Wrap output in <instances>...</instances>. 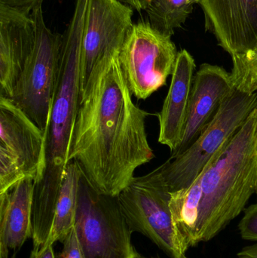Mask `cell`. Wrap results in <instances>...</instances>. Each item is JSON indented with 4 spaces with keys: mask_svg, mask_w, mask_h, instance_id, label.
I'll return each mask as SVG.
<instances>
[{
    "mask_svg": "<svg viewBox=\"0 0 257 258\" xmlns=\"http://www.w3.org/2000/svg\"><path fill=\"white\" fill-rule=\"evenodd\" d=\"M120 49L107 53L95 68L80 98L69 162H76L91 186L117 197L150 162L149 113L137 107L119 63Z\"/></svg>",
    "mask_w": 257,
    "mask_h": 258,
    "instance_id": "cell-1",
    "label": "cell"
},
{
    "mask_svg": "<svg viewBox=\"0 0 257 258\" xmlns=\"http://www.w3.org/2000/svg\"><path fill=\"white\" fill-rule=\"evenodd\" d=\"M256 173L257 108L200 174L199 243L215 237L244 211L255 194Z\"/></svg>",
    "mask_w": 257,
    "mask_h": 258,
    "instance_id": "cell-2",
    "label": "cell"
},
{
    "mask_svg": "<svg viewBox=\"0 0 257 258\" xmlns=\"http://www.w3.org/2000/svg\"><path fill=\"white\" fill-rule=\"evenodd\" d=\"M81 52L60 48L58 77L45 133V168L34 183L33 248L49 239L63 175L69 162L74 128L80 104Z\"/></svg>",
    "mask_w": 257,
    "mask_h": 258,
    "instance_id": "cell-3",
    "label": "cell"
},
{
    "mask_svg": "<svg viewBox=\"0 0 257 258\" xmlns=\"http://www.w3.org/2000/svg\"><path fill=\"white\" fill-rule=\"evenodd\" d=\"M74 228L84 258H133L137 252L118 196L98 192L83 175Z\"/></svg>",
    "mask_w": 257,
    "mask_h": 258,
    "instance_id": "cell-4",
    "label": "cell"
},
{
    "mask_svg": "<svg viewBox=\"0 0 257 258\" xmlns=\"http://www.w3.org/2000/svg\"><path fill=\"white\" fill-rule=\"evenodd\" d=\"M42 2L31 13L35 24L34 47L11 100L45 133L58 77L61 35L47 27Z\"/></svg>",
    "mask_w": 257,
    "mask_h": 258,
    "instance_id": "cell-5",
    "label": "cell"
},
{
    "mask_svg": "<svg viewBox=\"0 0 257 258\" xmlns=\"http://www.w3.org/2000/svg\"><path fill=\"white\" fill-rule=\"evenodd\" d=\"M256 108L257 92L247 94L234 89L193 145L158 167L170 192L190 187L211 158Z\"/></svg>",
    "mask_w": 257,
    "mask_h": 258,
    "instance_id": "cell-6",
    "label": "cell"
},
{
    "mask_svg": "<svg viewBox=\"0 0 257 258\" xmlns=\"http://www.w3.org/2000/svg\"><path fill=\"white\" fill-rule=\"evenodd\" d=\"M170 192L159 168L135 177L118 196L133 233L150 239L170 258H189L180 245L170 213Z\"/></svg>",
    "mask_w": 257,
    "mask_h": 258,
    "instance_id": "cell-7",
    "label": "cell"
},
{
    "mask_svg": "<svg viewBox=\"0 0 257 258\" xmlns=\"http://www.w3.org/2000/svg\"><path fill=\"white\" fill-rule=\"evenodd\" d=\"M178 52L172 37L157 31L149 21L133 24L119 54L132 95L146 100L165 86L173 74Z\"/></svg>",
    "mask_w": 257,
    "mask_h": 258,
    "instance_id": "cell-8",
    "label": "cell"
},
{
    "mask_svg": "<svg viewBox=\"0 0 257 258\" xmlns=\"http://www.w3.org/2000/svg\"><path fill=\"white\" fill-rule=\"evenodd\" d=\"M45 133L12 100L0 96V194L45 168Z\"/></svg>",
    "mask_w": 257,
    "mask_h": 258,
    "instance_id": "cell-9",
    "label": "cell"
},
{
    "mask_svg": "<svg viewBox=\"0 0 257 258\" xmlns=\"http://www.w3.org/2000/svg\"><path fill=\"white\" fill-rule=\"evenodd\" d=\"M133 9L120 0H89L80 62V98L107 53L120 49L132 27Z\"/></svg>",
    "mask_w": 257,
    "mask_h": 258,
    "instance_id": "cell-10",
    "label": "cell"
},
{
    "mask_svg": "<svg viewBox=\"0 0 257 258\" xmlns=\"http://www.w3.org/2000/svg\"><path fill=\"white\" fill-rule=\"evenodd\" d=\"M207 30L231 57L257 46V0H202Z\"/></svg>",
    "mask_w": 257,
    "mask_h": 258,
    "instance_id": "cell-11",
    "label": "cell"
},
{
    "mask_svg": "<svg viewBox=\"0 0 257 258\" xmlns=\"http://www.w3.org/2000/svg\"><path fill=\"white\" fill-rule=\"evenodd\" d=\"M234 89L231 74L224 68L210 63L201 65L193 77L184 137L170 158L180 156L193 145Z\"/></svg>",
    "mask_w": 257,
    "mask_h": 258,
    "instance_id": "cell-12",
    "label": "cell"
},
{
    "mask_svg": "<svg viewBox=\"0 0 257 258\" xmlns=\"http://www.w3.org/2000/svg\"><path fill=\"white\" fill-rule=\"evenodd\" d=\"M34 43L31 15L0 4V96L12 99Z\"/></svg>",
    "mask_w": 257,
    "mask_h": 258,
    "instance_id": "cell-13",
    "label": "cell"
},
{
    "mask_svg": "<svg viewBox=\"0 0 257 258\" xmlns=\"http://www.w3.org/2000/svg\"><path fill=\"white\" fill-rule=\"evenodd\" d=\"M196 67L187 50L178 52L170 88L158 115V142L168 147L170 153L179 147L184 137Z\"/></svg>",
    "mask_w": 257,
    "mask_h": 258,
    "instance_id": "cell-14",
    "label": "cell"
},
{
    "mask_svg": "<svg viewBox=\"0 0 257 258\" xmlns=\"http://www.w3.org/2000/svg\"><path fill=\"white\" fill-rule=\"evenodd\" d=\"M34 180L25 179L0 194V258H9L33 238Z\"/></svg>",
    "mask_w": 257,
    "mask_h": 258,
    "instance_id": "cell-15",
    "label": "cell"
},
{
    "mask_svg": "<svg viewBox=\"0 0 257 258\" xmlns=\"http://www.w3.org/2000/svg\"><path fill=\"white\" fill-rule=\"evenodd\" d=\"M202 197L200 174L190 187L170 192L172 221L180 245L186 252L199 244L197 223Z\"/></svg>",
    "mask_w": 257,
    "mask_h": 258,
    "instance_id": "cell-16",
    "label": "cell"
},
{
    "mask_svg": "<svg viewBox=\"0 0 257 258\" xmlns=\"http://www.w3.org/2000/svg\"><path fill=\"white\" fill-rule=\"evenodd\" d=\"M81 175V168L76 162L70 161L63 175L52 229L46 245H54L56 242L62 243L73 228Z\"/></svg>",
    "mask_w": 257,
    "mask_h": 258,
    "instance_id": "cell-17",
    "label": "cell"
},
{
    "mask_svg": "<svg viewBox=\"0 0 257 258\" xmlns=\"http://www.w3.org/2000/svg\"><path fill=\"white\" fill-rule=\"evenodd\" d=\"M194 4L193 0H150L145 11L150 25L172 37L175 29L185 23Z\"/></svg>",
    "mask_w": 257,
    "mask_h": 258,
    "instance_id": "cell-18",
    "label": "cell"
},
{
    "mask_svg": "<svg viewBox=\"0 0 257 258\" xmlns=\"http://www.w3.org/2000/svg\"><path fill=\"white\" fill-rule=\"evenodd\" d=\"M231 73L234 87L244 93L257 92V46L241 55L232 57Z\"/></svg>",
    "mask_w": 257,
    "mask_h": 258,
    "instance_id": "cell-19",
    "label": "cell"
},
{
    "mask_svg": "<svg viewBox=\"0 0 257 258\" xmlns=\"http://www.w3.org/2000/svg\"><path fill=\"white\" fill-rule=\"evenodd\" d=\"M238 229L243 239L257 241V203L244 210Z\"/></svg>",
    "mask_w": 257,
    "mask_h": 258,
    "instance_id": "cell-20",
    "label": "cell"
},
{
    "mask_svg": "<svg viewBox=\"0 0 257 258\" xmlns=\"http://www.w3.org/2000/svg\"><path fill=\"white\" fill-rule=\"evenodd\" d=\"M62 243L63 249L57 258H84L74 227Z\"/></svg>",
    "mask_w": 257,
    "mask_h": 258,
    "instance_id": "cell-21",
    "label": "cell"
},
{
    "mask_svg": "<svg viewBox=\"0 0 257 258\" xmlns=\"http://www.w3.org/2000/svg\"><path fill=\"white\" fill-rule=\"evenodd\" d=\"M43 0H0V4L15 9L27 15H31L33 9Z\"/></svg>",
    "mask_w": 257,
    "mask_h": 258,
    "instance_id": "cell-22",
    "label": "cell"
},
{
    "mask_svg": "<svg viewBox=\"0 0 257 258\" xmlns=\"http://www.w3.org/2000/svg\"><path fill=\"white\" fill-rule=\"evenodd\" d=\"M30 258H56L53 245H45L39 250H32Z\"/></svg>",
    "mask_w": 257,
    "mask_h": 258,
    "instance_id": "cell-23",
    "label": "cell"
},
{
    "mask_svg": "<svg viewBox=\"0 0 257 258\" xmlns=\"http://www.w3.org/2000/svg\"><path fill=\"white\" fill-rule=\"evenodd\" d=\"M120 1L128 5L133 9H135L137 12L146 10L150 3V0H120Z\"/></svg>",
    "mask_w": 257,
    "mask_h": 258,
    "instance_id": "cell-24",
    "label": "cell"
},
{
    "mask_svg": "<svg viewBox=\"0 0 257 258\" xmlns=\"http://www.w3.org/2000/svg\"><path fill=\"white\" fill-rule=\"evenodd\" d=\"M236 258H257V242L242 248L237 254Z\"/></svg>",
    "mask_w": 257,
    "mask_h": 258,
    "instance_id": "cell-25",
    "label": "cell"
},
{
    "mask_svg": "<svg viewBox=\"0 0 257 258\" xmlns=\"http://www.w3.org/2000/svg\"><path fill=\"white\" fill-rule=\"evenodd\" d=\"M133 258H160L158 255L155 256V257H146V256L142 255L140 253H136L135 256Z\"/></svg>",
    "mask_w": 257,
    "mask_h": 258,
    "instance_id": "cell-26",
    "label": "cell"
},
{
    "mask_svg": "<svg viewBox=\"0 0 257 258\" xmlns=\"http://www.w3.org/2000/svg\"><path fill=\"white\" fill-rule=\"evenodd\" d=\"M255 194L257 196V173H256V186H255Z\"/></svg>",
    "mask_w": 257,
    "mask_h": 258,
    "instance_id": "cell-27",
    "label": "cell"
},
{
    "mask_svg": "<svg viewBox=\"0 0 257 258\" xmlns=\"http://www.w3.org/2000/svg\"><path fill=\"white\" fill-rule=\"evenodd\" d=\"M202 1V0H193V2H194L195 4H196V3H199V4H200L201 2Z\"/></svg>",
    "mask_w": 257,
    "mask_h": 258,
    "instance_id": "cell-28",
    "label": "cell"
},
{
    "mask_svg": "<svg viewBox=\"0 0 257 258\" xmlns=\"http://www.w3.org/2000/svg\"><path fill=\"white\" fill-rule=\"evenodd\" d=\"M11 258H17V253H15L11 257Z\"/></svg>",
    "mask_w": 257,
    "mask_h": 258,
    "instance_id": "cell-29",
    "label": "cell"
}]
</instances>
